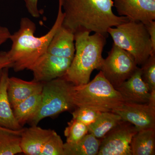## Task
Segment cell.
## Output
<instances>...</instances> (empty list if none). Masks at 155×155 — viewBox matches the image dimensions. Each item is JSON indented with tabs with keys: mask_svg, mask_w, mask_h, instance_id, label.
Returning a JSON list of instances; mask_svg holds the SVG:
<instances>
[{
	"mask_svg": "<svg viewBox=\"0 0 155 155\" xmlns=\"http://www.w3.org/2000/svg\"><path fill=\"white\" fill-rule=\"evenodd\" d=\"M55 131L37 125L22 128L20 135L22 153L28 155H40L44 146Z\"/></svg>",
	"mask_w": 155,
	"mask_h": 155,
	"instance_id": "obj_13",
	"label": "cell"
},
{
	"mask_svg": "<svg viewBox=\"0 0 155 155\" xmlns=\"http://www.w3.org/2000/svg\"><path fill=\"white\" fill-rule=\"evenodd\" d=\"M72 97L75 108H88L101 112H112L125 102L120 93L101 71L86 84L74 85Z\"/></svg>",
	"mask_w": 155,
	"mask_h": 155,
	"instance_id": "obj_4",
	"label": "cell"
},
{
	"mask_svg": "<svg viewBox=\"0 0 155 155\" xmlns=\"http://www.w3.org/2000/svg\"><path fill=\"white\" fill-rule=\"evenodd\" d=\"M107 30L114 44L133 56L137 65L141 66L150 56L155 54L146 26L142 22L128 21Z\"/></svg>",
	"mask_w": 155,
	"mask_h": 155,
	"instance_id": "obj_5",
	"label": "cell"
},
{
	"mask_svg": "<svg viewBox=\"0 0 155 155\" xmlns=\"http://www.w3.org/2000/svg\"><path fill=\"white\" fill-rule=\"evenodd\" d=\"M150 93V95L148 104L150 107H151L153 109H155V90L152 91Z\"/></svg>",
	"mask_w": 155,
	"mask_h": 155,
	"instance_id": "obj_30",
	"label": "cell"
},
{
	"mask_svg": "<svg viewBox=\"0 0 155 155\" xmlns=\"http://www.w3.org/2000/svg\"><path fill=\"white\" fill-rule=\"evenodd\" d=\"M112 112L119 115L123 121L133 124L138 130L155 128V109L148 104L124 102Z\"/></svg>",
	"mask_w": 155,
	"mask_h": 155,
	"instance_id": "obj_11",
	"label": "cell"
},
{
	"mask_svg": "<svg viewBox=\"0 0 155 155\" xmlns=\"http://www.w3.org/2000/svg\"><path fill=\"white\" fill-rule=\"evenodd\" d=\"M133 155H155V128L139 130L130 143Z\"/></svg>",
	"mask_w": 155,
	"mask_h": 155,
	"instance_id": "obj_17",
	"label": "cell"
},
{
	"mask_svg": "<svg viewBox=\"0 0 155 155\" xmlns=\"http://www.w3.org/2000/svg\"><path fill=\"white\" fill-rule=\"evenodd\" d=\"M27 11L31 16L34 18L40 17V11L38 8V0H23Z\"/></svg>",
	"mask_w": 155,
	"mask_h": 155,
	"instance_id": "obj_26",
	"label": "cell"
},
{
	"mask_svg": "<svg viewBox=\"0 0 155 155\" xmlns=\"http://www.w3.org/2000/svg\"><path fill=\"white\" fill-rule=\"evenodd\" d=\"M11 67L12 64L7 54V52H0V70L7 67Z\"/></svg>",
	"mask_w": 155,
	"mask_h": 155,
	"instance_id": "obj_28",
	"label": "cell"
},
{
	"mask_svg": "<svg viewBox=\"0 0 155 155\" xmlns=\"http://www.w3.org/2000/svg\"><path fill=\"white\" fill-rule=\"evenodd\" d=\"M40 155H64V143L56 131L44 146Z\"/></svg>",
	"mask_w": 155,
	"mask_h": 155,
	"instance_id": "obj_24",
	"label": "cell"
},
{
	"mask_svg": "<svg viewBox=\"0 0 155 155\" xmlns=\"http://www.w3.org/2000/svg\"><path fill=\"white\" fill-rule=\"evenodd\" d=\"M64 10L62 26L75 34L94 31L107 35V30L129 21L113 12V0H59Z\"/></svg>",
	"mask_w": 155,
	"mask_h": 155,
	"instance_id": "obj_1",
	"label": "cell"
},
{
	"mask_svg": "<svg viewBox=\"0 0 155 155\" xmlns=\"http://www.w3.org/2000/svg\"><path fill=\"white\" fill-rule=\"evenodd\" d=\"M41 101V92L31 96L12 107L15 119L22 127L35 116Z\"/></svg>",
	"mask_w": 155,
	"mask_h": 155,
	"instance_id": "obj_18",
	"label": "cell"
},
{
	"mask_svg": "<svg viewBox=\"0 0 155 155\" xmlns=\"http://www.w3.org/2000/svg\"><path fill=\"white\" fill-rule=\"evenodd\" d=\"M138 131L133 124L122 120L101 139L97 155H132L130 143Z\"/></svg>",
	"mask_w": 155,
	"mask_h": 155,
	"instance_id": "obj_8",
	"label": "cell"
},
{
	"mask_svg": "<svg viewBox=\"0 0 155 155\" xmlns=\"http://www.w3.org/2000/svg\"><path fill=\"white\" fill-rule=\"evenodd\" d=\"M86 31H78L75 36V54L70 67L63 76L75 86L86 84L94 69H100L102 53L107 36Z\"/></svg>",
	"mask_w": 155,
	"mask_h": 155,
	"instance_id": "obj_3",
	"label": "cell"
},
{
	"mask_svg": "<svg viewBox=\"0 0 155 155\" xmlns=\"http://www.w3.org/2000/svg\"><path fill=\"white\" fill-rule=\"evenodd\" d=\"M146 26L150 40L151 43L153 51L155 52V20L148 23Z\"/></svg>",
	"mask_w": 155,
	"mask_h": 155,
	"instance_id": "obj_27",
	"label": "cell"
},
{
	"mask_svg": "<svg viewBox=\"0 0 155 155\" xmlns=\"http://www.w3.org/2000/svg\"><path fill=\"white\" fill-rule=\"evenodd\" d=\"M67 125L64 131L67 143H76L88 133V126L76 119H72Z\"/></svg>",
	"mask_w": 155,
	"mask_h": 155,
	"instance_id": "obj_22",
	"label": "cell"
},
{
	"mask_svg": "<svg viewBox=\"0 0 155 155\" xmlns=\"http://www.w3.org/2000/svg\"><path fill=\"white\" fill-rule=\"evenodd\" d=\"M122 120L119 115L113 112H101L95 122L88 126V133L101 139Z\"/></svg>",
	"mask_w": 155,
	"mask_h": 155,
	"instance_id": "obj_20",
	"label": "cell"
},
{
	"mask_svg": "<svg viewBox=\"0 0 155 155\" xmlns=\"http://www.w3.org/2000/svg\"><path fill=\"white\" fill-rule=\"evenodd\" d=\"M9 68L3 69L0 77V126L11 130H19L22 127L15 119L7 92Z\"/></svg>",
	"mask_w": 155,
	"mask_h": 155,
	"instance_id": "obj_14",
	"label": "cell"
},
{
	"mask_svg": "<svg viewBox=\"0 0 155 155\" xmlns=\"http://www.w3.org/2000/svg\"><path fill=\"white\" fill-rule=\"evenodd\" d=\"M75 51L74 34L61 25L50 41L46 53L72 60Z\"/></svg>",
	"mask_w": 155,
	"mask_h": 155,
	"instance_id": "obj_16",
	"label": "cell"
},
{
	"mask_svg": "<svg viewBox=\"0 0 155 155\" xmlns=\"http://www.w3.org/2000/svg\"><path fill=\"white\" fill-rule=\"evenodd\" d=\"M72 61L69 58L57 57L46 52L28 69L33 73L34 80L44 83L64 76Z\"/></svg>",
	"mask_w": 155,
	"mask_h": 155,
	"instance_id": "obj_9",
	"label": "cell"
},
{
	"mask_svg": "<svg viewBox=\"0 0 155 155\" xmlns=\"http://www.w3.org/2000/svg\"><path fill=\"white\" fill-rule=\"evenodd\" d=\"M101 112L86 107H76L72 113V119L88 126L95 122Z\"/></svg>",
	"mask_w": 155,
	"mask_h": 155,
	"instance_id": "obj_25",
	"label": "cell"
},
{
	"mask_svg": "<svg viewBox=\"0 0 155 155\" xmlns=\"http://www.w3.org/2000/svg\"><path fill=\"white\" fill-rule=\"evenodd\" d=\"M137 67L130 53L113 43L107 57L104 59L100 70L116 89L131 76Z\"/></svg>",
	"mask_w": 155,
	"mask_h": 155,
	"instance_id": "obj_7",
	"label": "cell"
},
{
	"mask_svg": "<svg viewBox=\"0 0 155 155\" xmlns=\"http://www.w3.org/2000/svg\"><path fill=\"white\" fill-rule=\"evenodd\" d=\"M2 69L0 70V77H1V74H2Z\"/></svg>",
	"mask_w": 155,
	"mask_h": 155,
	"instance_id": "obj_32",
	"label": "cell"
},
{
	"mask_svg": "<svg viewBox=\"0 0 155 155\" xmlns=\"http://www.w3.org/2000/svg\"><path fill=\"white\" fill-rule=\"evenodd\" d=\"M43 83L35 80L26 81L16 77H9L8 97L12 108L34 94L41 92Z\"/></svg>",
	"mask_w": 155,
	"mask_h": 155,
	"instance_id": "obj_15",
	"label": "cell"
},
{
	"mask_svg": "<svg viewBox=\"0 0 155 155\" xmlns=\"http://www.w3.org/2000/svg\"><path fill=\"white\" fill-rule=\"evenodd\" d=\"M101 140L90 133L74 144L64 143V155H97Z\"/></svg>",
	"mask_w": 155,
	"mask_h": 155,
	"instance_id": "obj_19",
	"label": "cell"
},
{
	"mask_svg": "<svg viewBox=\"0 0 155 155\" xmlns=\"http://www.w3.org/2000/svg\"><path fill=\"white\" fill-rule=\"evenodd\" d=\"M72 84L64 77L43 83L40 106L30 122L37 125L41 120L75 108L73 102Z\"/></svg>",
	"mask_w": 155,
	"mask_h": 155,
	"instance_id": "obj_6",
	"label": "cell"
},
{
	"mask_svg": "<svg viewBox=\"0 0 155 155\" xmlns=\"http://www.w3.org/2000/svg\"><path fill=\"white\" fill-rule=\"evenodd\" d=\"M141 77L148 87L150 91L155 90V54L150 56L141 65Z\"/></svg>",
	"mask_w": 155,
	"mask_h": 155,
	"instance_id": "obj_23",
	"label": "cell"
},
{
	"mask_svg": "<svg viewBox=\"0 0 155 155\" xmlns=\"http://www.w3.org/2000/svg\"><path fill=\"white\" fill-rule=\"evenodd\" d=\"M64 14L59 2L58 16L52 27L47 33L41 37L35 35L36 25L27 17H22L19 30L11 34V49L7 54L15 72L29 69L39 58L46 52L48 46L58 28L61 27Z\"/></svg>",
	"mask_w": 155,
	"mask_h": 155,
	"instance_id": "obj_2",
	"label": "cell"
},
{
	"mask_svg": "<svg viewBox=\"0 0 155 155\" xmlns=\"http://www.w3.org/2000/svg\"><path fill=\"white\" fill-rule=\"evenodd\" d=\"M19 130L0 129V155H14L22 153L21 134Z\"/></svg>",
	"mask_w": 155,
	"mask_h": 155,
	"instance_id": "obj_21",
	"label": "cell"
},
{
	"mask_svg": "<svg viewBox=\"0 0 155 155\" xmlns=\"http://www.w3.org/2000/svg\"><path fill=\"white\" fill-rule=\"evenodd\" d=\"M8 129V128H5V127H1V126H0V129Z\"/></svg>",
	"mask_w": 155,
	"mask_h": 155,
	"instance_id": "obj_31",
	"label": "cell"
},
{
	"mask_svg": "<svg viewBox=\"0 0 155 155\" xmlns=\"http://www.w3.org/2000/svg\"><path fill=\"white\" fill-rule=\"evenodd\" d=\"M119 16L145 25L155 20V0H113Z\"/></svg>",
	"mask_w": 155,
	"mask_h": 155,
	"instance_id": "obj_10",
	"label": "cell"
},
{
	"mask_svg": "<svg viewBox=\"0 0 155 155\" xmlns=\"http://www.w3.org/2000/svg\"><path fill=\"white\" fill-rule=\"evenodd\" d=\"M124 102L134 104H148L150 93L148 87L143 80L140 68L116 89Z\"/></svg>",
	"mask_w": 155,
	"mask_h": 155,
	"instance_id": "obj_12",
	"label": "cell"
},
{
	"mask_svg": "<svg viewBox=\"0 0 155 155\" xmlns=\"http://www.w3.org/2000/svg\"><path fill=\"white\" fill-rule=\"evenodd\" d=\"M11 34L8 28L0 25V46L10 39Z\"/></svg>",
	"mask_w": 155,
	"mask_h": 155,
	"instance_id": "obj_29",
	"label": "cell"
}]
</instances>
